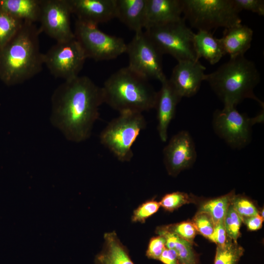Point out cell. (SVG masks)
Masks as SVG:
<instances>
[{"instance_id":"obj_15","label":"cell","mask_w":264,"mask_h":264,"mask_svg":"<svg viewBox=\"0 0 264 264\" xmlns=\"http://www.w3.org/2000/svg\"><path fill=\"white\" fill-rule=\"evenodd\" d=\"M72 14L80 22L98 25L116 16L115 0H68Z\"/></svg>"},{"instance_id":"obj_29","label":"cell","mask_w":264,"mask_h":264,"mask_svg":"<svg viewBox=\"0 0 264 264\" xmlns=\"http://www.w3.org/2000/svg\"><path fill=\"white\" fill-rule=\"evenodd\" d=\"M161 227L192 243L197 233L192 222L189 221L162 226Z\"/></svg>"},{"instance_id":"obj_20","label":"cell","mask_w":264,"mask_h":264,"mask_svg":"<svg viewBox=\"0 0 264 264\" xmlns=\"http://www.w3.org/2000/svg\"><path fill=\"white\" fill-rule=\"evenodd\" d=\"M104 240L101 251L95 257V264H134L114 231L105 233Z\"/></svg>"},{"instance_id":"obj_21","label":"cell","mask_w":264,"mask_h":264,"mask_svg":"<svg viewBox=\"0 0 264 264\" xmlns=\"http://www.w3.org/2000/svg\"><path fill=\"white\" fill-rule=\"evenodd\" d=\"M195 51L198 60L203 58L211 65H215L225 55L220 39L210 31L198 30L194 38Z\"/></svg>"},{"instance_id":"obj_30","label":"cell","mask_w":264,"mask_h":264,"mask_svg":"<svg viewBox=\"0 0 264 264\" xmlns=\"http://www.w3.org/2000/svg\"><path fill=\"white\" fill-rule=\"evenodd\" d=\"M231 204L242 219L259 215L258 209L252 201L244 196L235 194Z\"/></svg>"},{"instance_id":"obj_35","label":"cell","mask_w":264,"mask_h":264,"mask_svg":"<svg viewBox=\"0 0 264 264\" xmlns=\"http://www.w3.org/2000/svg\"><path fill=\"white\" fill-rule=\"evenodd\" d=\"M208 239L215 243L217 245H222L225 244L227 239V235L224 221L214 224L213 233Z\"/></svg>"},{"instance_id":"obj_7","label":"cell","mask_w":264,"mask_h":264,"mask_svg":"<svg viewBox=\"0 0 264 264\" xmlns=\"http://www.w3.org/2000/svg\"><path fill=\"white\" fill-rule=\"evenodd\" d=\"M185 21L182 17L168 23L149 26L144 32L162 55L169 54L177 62L198 60L194 48L195 33Z\"/></svg>"},{"instance_id":"obj_23","label":"cell","mask_w":264,"mask_h":264,"mask_svg":"<svg viewBox=\"0 0 264 264\" xmlns=\"http://www.w3.org/2000/svg\"><path fill=\"white\" fill-rule=\"evenodd\" d=\"M42 0H0V8L23 22H38Z\"/></svg>"},{"instance_id":"obj_1","label":"cell","mask_w":264,"mask_h":264,"mask_svg":"<svg viewBox=\"0 0 264 264\" xmlns=\"http://www.w3.org/2000/svg\"><path fill=\"white\" fill-rule=\"evenodd\" d=\"M103 103L102 88L89 77L65 81L52 96L51 123L68 140L85 141L91 135Z\"/></svg>"},{"instance_id":"obj_26","label":"cell","mask_w":264,"mask_h":264,"mask_svg":"<svg viewBox=\"0 0 264 264\" xmlns=\"http://www.w3.org/2000/svg\"><path fill=\"white\" fill-rule=\"evenodd\" d=\"M23 22L0 8V48L15 35Z\"/></svg>"},{"instance_id":"obj_13","label":"cell","mask_w":264,"mask_h":264,"mask_svg":"<svg viewBox=\"0 0 264 264\" xmlns=\"http://www.w3.org/2000/svg\"><path fill=\"white\" fill-rule=\"evenodd\" d=\"M197 158L195 144L190 133L181 131L173 135L163 150V161L168 174L176 176L191 167Z\"/></svg>"},{"instance_id":"obj_27","label":"cell","mask_w":264,"mask_h":264,"mask_svg":"<svg viewBox=\"0 0 264 264\" xmlns=\"http://www.w3.org/2000/svg\"><path fill=\"white\" fill-rule=\"evenodd\" d=\"M242 222V219L231 204L225 217L224 223L227 237L235 242H237L241 234L240 228Z\"/></svg>"},{"instance_id":"obj_19","label":"cell","mask_w":264,"mask_h":264,"mask_svg":"<svg viewBox=\"0 0 264 264\" xmlns=\"http://www.w3.org/2000/svg\"><path fill=\"white\" fill-rule=\"evenodd\" d=\"M116 16L135 33L147 25L146 0H115Z\"/></svg>"},{"instance_id":"obj_37","label":"cell","mask_w":264,"mask_h":264,"mask_svg":"<svg viewBox=\"0 0 264 264\" xmlns=\"http://www.w3.org/2000/svg\"><path fill=\"white\" fill-rule=\"evenodd\" d=\"M158 260L164 264H178L176 252L173 249L165 248Z\"/></svg>"},{"instance_id":"obj_25","label":"cell","mask_w":264,"mask_h":264,"mask_svg":"<svg viewBox=\"0 0 264 264\" xmlns=\"http://www.w3.org/2000/svg\"><path fill=\"white\" fill-rule=\"evenodd\" d=\"M244 250L227 237L223 245H217L214 264H238Z\"/></svg>"},{"instance_id":"obj_4","label":"cell","mask_w":264,"mask_h":264,"mask_svg":"<svg viewBox=\"0 0 264 264\" xmlns=\"http://www.w3.org/2000/svg\"><path fill=\"white\" fill-rule=\"evenodd\" d=\"M101 88L104 103L119 113H142L155 107L157 92L148 79L128 66L111 75Z\"/></svg>"},{"instance_id":"obj_5","label":"cell","mask_w":264,"mask_h":264,"mask_svg":"<svg viewBox=\"0 0 264 264\" xmlns=\"http://www.w3.org/2000/svg\"><path fill=\"white\" fill-rule=\"evenodd\" d=\"M183 18L198 30L210 31L242 23L233 0H182Z\"/></svg>"},{"instance_id":"obj_10","label":"cell","mask_w":264,"mask_h":264,"mask_svg":"<svg viewBox=\"0 0 264 264\" xmlns=\"http://www.w3.org/2000/svg\"><path fill=\"white\" fill-rule=\"evenodd\" d=\"M126 53L129 57L128 66L149 80L154 79L160 82L166 77L162 67V54L144 31L135 34L127 44Z\"/></svg>"},{"instance_id":"obj_28","label":"cell","mask_w":264,"mask_h":264,"mask_svg":"<svg viewBox=\"0 0 264 264\" xmlns=\"http://www.w3.org/2000/svg\"><path fill=\"white\" fill-rule=\"evenodd\" d=\"M192 201L189 195L181 192L166 194L161 198L159 204L164 210L173 212L181 206Z\"/></svg>"},{"instance_id":"obj_14","label":"cell","mask_w":264,"mask_h":264,"mask_svg":"<svg viewBox=\"0 0 264 264\" xmlns=\"http://www.w3.org/2000/svg\"><path fill=\"white\" fill-rule=\"evenodd\" d=\"M169 79L173 88L182 98L195 95L204 81L206 67L199 60L177 62Z\"/></svg>"},{"instance_id":"obj_31","label":"cell","mask_w":264,"mask_h":264,"mask_svg":"<svg viewBox=\"0 0 264 264\" xmlns=\"http://www.w3.org/2000/svg\"><path fill=\"white\" fill-rule=\"evenodd\" d=\"M160 207L159 202L154 199L147 200L134 210L132 221L133 222L144 223L146 220L155 214Z\"/></svg>"},{"instance_id":"obj_11","label":"cell","mask_w":264,"mask_h":264,"mask_svg":"<svg viewBox=\"0 0 264 264\" xmlns=\"http://www.w3.org/2000/svg\"><path fill=\"white\" fill-rule=\"evenodd\" d=\"M87 58L75 37L57 42L44 54V63L52 75L66 81L79 76Z\"/></svg>"},{"instance_id":"obj_18","label":"cell","mask_w":264,"mask_h":264,"mask_svg":"<svg viewBox=\"0 0 264 264\" xmlns=\"http://www.w3.org/2000/svg\"><path fill=\"white\" fill-rule=\"evenodd\" d=\"M253 31L242 23L225 28L220 40L230 58L244 56L251 47Z\"/></svg>"},{"instance_id":"obj_24","label":"cell","mask_w":264,"mask_h":264,"mask_svg":"<svg viewBox=\"0 0 264 264\" xmlns=\"http://www.w3.org/2000/svg\"><path fill=\"white\" fill-rule=\"evenodd\" d=\"M234 195V191H231L225 195L207 200L201 204L198 211L208 214L214 224L223 221Z\"/></svg>"},{"instance_id":"obj_22","label":"cell","mask_w":264,"mask_h":264,"mask_svg":"<svg viewBox=\"0 0 264 264\" xmlns=\"http://www.w3.org/2000/svg\"><path fill=\"white\" fill-rule=\"evenodd\" d=\"M155 232L165 239L166 248L175 250L178 264H199V256L193 248L192 243L164 230L161 226L157 227Z\"/></svg>"},{"instance_id":"obj_36","label":"cell","mask_w":264,"mask_h":264,"mask_svg":"<svg viewBox=\"0 0 264 264\" xmlns=\"http://www.w3.org/2000/svg\"><path fill=\"white\" fill-rule=\"evenodd\" d=\"M264 219L260 215L243 218L242 222L246 225L250 231H256L262 227Z\"/></svg>"},{"instance_id":"obj_9","label":"cell","mask_w":264,"mask_h":264,"mask_svg":"<svg viewBox=\"0 0 264 264\" xmlns=\"http://www.w3.org/2000/svg\"><path fill=\"white\" fill-rule=\"evenodd\" d=\"M263 112L253 118L238 111L236 107L224 106L214 113L213 126L215 132L230 146L240 149L249 143L251 127L256 122L262 121Z\"/></svg>"},{"instance_id":"obj_16","label":"cell","mask_w":264,"mask_h":264,"mask_svg":"<svg viewBox=\"0 0 264 264\" xmlns=\"http://www.w3.org/2000/svg\"><path fill=\"white\" fill-rule=\"evenodd\" d=\"M161 83L155 108L157 110L159 136L162 141L166 142L169 124L175 116L176 106L181 98L167 78Z\"/></svg>"},{"instance_id":"obj_6","label":"cell","mask_w":264,"mask_h":264,"mask_svg":"<svg viewBox=\"0 0 264 264\" xmlns=\"http://www.w3.org/2000/svg\"><path fill=\"white\" fill-rule=\"evenodd\" d=\"M146 127V121L142 113H120L102 130L100 142L119 161H129L133 156L132 147Z\"/></svg>"},{"instance_id":"obj_3","label":"cell","mask_w":264,"mask_h":264,"mask_svg":"<svg viewBox=\"0 0 264 264\" xmlns=\"http://www.w3.org/2000/svg\"><path fill=\"white\" fill-rule=\"evenodd\" d=\"M204 81L223 102L236 107L246 98L252 99L264 108V103L254 94L260 81L255 63L244 56L230 58L216 70L206 74Z\"/></svg>"},{"instance_id":"obj_17","label":"cell","mask_w":264,"mask_h":264,"mask_svg":"<svg viewBox=\"0 0 264 264\" xmlns=\"http://www.w3.org/2000/svg\"><path fill=\"white\" fill-rule=\"evenodd\" d=\"M182 14V0H146V27L176 22Z\"/></svg>"},{"instance_id":"obj_33","label":"cell","mask_w":264,"mask_h":264,"mask_svg":"<svg viewBox=\"0 0 264 264\" xmlns=\"http://www.w3.org/2000/svg\"><path fill=\"white\" fill-rule=\"evenodd\" d=\"M165 248V241L163 237L159 235L154 237L149 241L146 255L149 259L158 260Z\"/></svg>"},{"instance_id":"obj_2","label":"cell","mask_w":264,"mask_h":264,"mask_svg":"<svg viewBox=\"0 0 264 264\" xmlns=\"http://www.w3.org/2000/svg\"><path fill=\"white\" fill-rule=\"evenodd\" d=\"M40 33L35 23L24 22L0 48V79L6 85L21 84L42 70L44 63V54L40 49Z\"/></svg>"},{"instance_id":"obj_32","label":"cell","mask_w":264,"mask_h":264,"mask_svg":"<svg viewBox=\"0 0 264 264\" xmlns=\"http://www.w3.org/2000/svg\"><path fill=\"white\" fill-rule=\"evenodd\" d=\"M197 232L207 239H209L213 233L214 223L211 216L203 212H198L192 220Z\"/></svg>"},{"instance_id":"obj_8","label":"cell","mask_w":264,"mask_h":264,"mask_svg":"<svg viewBox=\"0 0 264 264\" xmlns=\"http://www.w3.org/2000/svg\"><path fill=\"white\" fill-rule=\"evenodd\" d=\"M74 33L87 58L110 60L126 53L127 44L122 38L102 31L96 25L76 20Z\"/></svg>"},{"instance_id":"obj_34","label":"cell","mask_w":264,"mask_h":264,"mask_svg":"<svg viewBox=\"0 0 264 264\" xmlns=\"http://www.w3.org/2000/svg\"><path fill=\"white\" fill-rule=\"evenodd\" d=\"M234 2L241 12L247 10L257 13L259 15H264V1L263 0H233Z\"/></svg>"},{"instance_id":"obj_12","label":"cell","mask_w":264,"mask_h":264,"mask_svg":"<svg viewBox=\"0 0 264 264\" xmlns=\"http://www.w3.org/2000/svg\"><path fill=\"white\" fill-rule=\"evenodd\" d=\"M68 0H42L39 29L57 42L75 38Z\"/></svg>"}]
</instances>
